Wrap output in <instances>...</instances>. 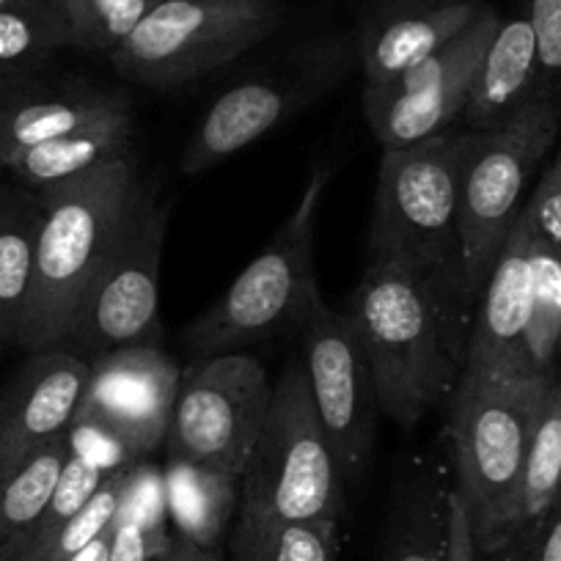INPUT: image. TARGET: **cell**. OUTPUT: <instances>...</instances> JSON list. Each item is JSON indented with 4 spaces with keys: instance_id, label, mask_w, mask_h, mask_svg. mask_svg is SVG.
<instances>
[{
    "instance_id": "5b68a950",
    "label": "cell",
    "mask_w": 561,
    "mask_h": 561,
    "mask_svg": "<svg viewBox=\"0 0 561 561\" xmlns=\"http://www.w3.org/2000/svg\"><path fill=\"white\" fill-rule=\"evenodd\" d=\"M328 176V169L309 176L293 215L275 229L264 251L185 328L182 344L193 358L245 353L300 328L311 300L322 293L314 275V237Z\"/></svg>"
},
{
    "instance_id": "ac0fdd59",
    "label": "cell",
    "mask_w": 561,
    "mask_h": 561,
    "mask_svg": "<svg viewBox=\"0 0 561 561\" xmlns=\"http://www.w3.org/2000/svg\"><path fill=\"white\" fill-rule=\"evenodd\" d=\"M528 317H531V226L520 213L479 293L466 369L493 371V375H534L526 355Z\"/></svg>"
},
{
    "instance_id": "52a82bcc",
    "label": "cell",
    "mask_w": 561,
    "mask_h": 561,
    "mask_svg": "<svg viewBox=\"0 0 561 561\" xmlns=\"http://www.w3.org/2000/svg\"><path fill=\"white\" fill-rule=\"evenodd\" d=\"M287 18L284 0H163L107 64L144 89H185L264 45Z\"/></svg>"
},
{
    "instance_id": "d6986e66",
    "label": "cell",
    "mask_w": 561,
    "mask_h": 561,
    "mask_svg": "<svg viewBox=\"0 0 561 561\" xmlns=\"http://www.w3.org/2000/svg\"><path fill=\"white\" fill-rule=\"evenodd\" d=\"M542 96L537 34L528 12L501 18L468 91L460 129L488 133L515 122Z\"/></svg>"
},
{
    "instance_id": "d4e9b609",
    "label": "cell",
    "mask_w": 561,
    "mask_h": 561,
    "mask_svg": "<svg viewBox=\"0 0 561 561\" xmlns=\"http://www.w3.org/2000/svg\"><path fill=\"white\" fill-rule=\"evenodd\" d=\"M165 499L180 537L202 548H218L220 534L240 504V479L171 460Z\"/></svg>"
},
{
    "instance_id": "8992f818",
    "label": "cell",
    "mask_w": 561,
    "mask_h": 561,
    "mask_svg": "<svg viewBox=\"0 0 561 561\" xmlns=\"http://www.w3.org/2000/svg\"><path fill=\"white\" fill-rule=\"evenodd\" d=\"M344 479L300 360L273 382L267 419L240 479V510L289 523L339 526Z\"/></svg>"
},
{
    "instance_id": "1f68e13d",
    "label": "cell",
    "mask_w": 561,
    "mask_h": 561,
    "mask_svg": "<svg viewBox=\"0 0 561 561\" xmlns=\"http://www.w3.org/2000/svg\"><path fill=\"white\" fill-rule=\"evenodd\" d=\"M531 234L561 253V154L548 165L523 207Z\"/></svg>"
},
{
    "instance_id": "4316f807",
    "label": "cell",
    "mask_w": 561,
    "mask_h": 561,
    "mask_svg": "<svg viewBox=\"0 0 561 561\" xmlns=\"http://www.w3.org/2000/svg\"><path fill=\"white\" fill-rule=\"evenodd\" d=\"M339 526L289 523L242 512L231 534V561H336Z\"/></svg>"
},
{
    "instance_id": "7c38bea8",
    "label": "cell",
    "mask_w": 561,
    "mask_h": 561,
    "mask_svg": "<svg viewBox=\"0 0 561 561\" xmlns=\"http://www.w3.org/2000/svg\"><path fill=\"white\" fill-rule=\"evenodd\" d=\"M306 382L314 410L336 451L344 479L355 482L375 446V375L347 311L331 309L322 293L311 300L298 328Z\"/></svg>"
},
{
    "instance_id": "ba28073f",
    "label": "cell",
    "mask_w": 561,
    "mask_h": 561,
    "mask_svg": "<svg viewBox=\"0 0 561 561\" xmlns=\"http://www.w3.org/2000/svg\"><path fill=\"white\" fill-rule=\"evenodd\" d=\"M169 207L140 185L122 231L85 289L61 347L96 364L129 347H160V259Z\"/></svg>"
},
{
    "instance_id": "8d00e7d4",
    "label": "cell",
    "mask_w": 561,
    "mask_h": 561,
    "mask_svg": "<svg viewBox=\"0 0 561 561\" xmlns=\"http://www.w3.org/2000/svg\"><path fill=\"white\" fill-rule=\"evenodd\" d=\"M12 3H14V0H0V9H3V7H12Z\"/></svg>"
},
{
    "instance_id": "4fadbf2b",
    "label": "cell",
    "mask_w": 561,
    "mask_h": 561,
    "mask_svg": "<svg viewBox=\"0 0 561 561\" xmlns=\"http://www.w3.org/2000/svg\"><path fill=\"white\" fill-rule=\"evenodd\" d=\"M495 9H484L460 36L386 83L364 85V116L382 149H404L460 127L473 72L499 31Z\"/></svg>"
},
{
    "instance_id": "cb8c5ba5",
    "label": "cell",
    "mask_w": 561,
    "mask_h": 561,
    "mask_svg": "<svg viewBox=\"0 0 561 561\" xmlns=\"http://www.w3.org/2000/svg\"><path fill=\"white\" fill-rule=\"evenodd\" d=\"M446 495L438 473L410 479L388 515L380 561H444Z\"/></svg>"
},
{
    "instance_id": "30bf717a",
    "label": "cell",
    "mask_w": 561,
    "mask_h": 561,
    "mask_svg": "<svg viewBox=\"0 0 561 561\" xmlns=\"http://www.w3.org/2000/svg\"><path fill=\"white\" fill-rule=\"evenodd\" d=\"M561 124V102L545 100L526 107L501 129H466L460 174V237L466 280L479 300L506 234L523 213V193L553 147Z\"/></svg>"
},
{
    "instance_id": "484cf974",
    "label": "cell",
    "mask_w": 561,
    "mask_h": 561,
    "mask_svg": "<svg viewBox=\"0 0 561 561\" xmlns=\"http://www.w3.org/2000/svg\"><path fill=\"white\" fill-rule=\"evenodd\" d=\"M67 50V36L47 0H14L0 9V85L39 75Z\"/></svg>"
},
{
    "instance_id": "9a60e30c",
    "label": "cell",
    "mask_w": 561,
    "mask_h": 561,
    "mask_svg": "<svg viewBox=\"0 0 561 561\" xmlns=\"http://www.w3.org/2000/svg\"><path fill=\"white\" fill-rule=\"evenodd\" d=\"M127 113L133 107L124 94L56 67L0 85V169L39 144Z\"/></svg>"
},
{
    "instance_id": "f546056e",
    "label": "cell",
    "mask_w": 561,
    "mask_h": 561,
    "mask_svg": "<svg viewBox=\"0 0 561 561\" xmlns=\"http://www.w3.org/2000/svg\"><path fill=\"white\" fill-rule=\"evenodd\" d=\"M105 477H107V468L96 466V462L89 460V457L72 451L67 466H64V473L61 479H58L56 493H53L45 515H42V520L36 523L28 542L23 545V550H20L14 561H39V556L45 553L47 545H50L53 539H56V534L61 531V528L67 526V523L72 520L85 504H89V499L100 490V484L105 482Z\"/></svg>"
},
{
    "instance_id": "44dd1931",
    "label": "cell",
    "mask_w": 561,
    "mask_h": 561,
    "mask_svg": "<svg viewBox=\"0 0 561 561\" xmlns=\"http://www.w3.org/2000/svg\"><path fill=\"white\" fill-rule=\"evenodd\" d=\"M133 113L105 118V122L89 124V127L75 129V133L28 149L3 174L12 176L20 185L31 187V191H45V187L89 174V171L113 163V160L133 158Z\"/></svg>"
},
{
    "instance_id": "4dcf8cb0",
    "label": "cell",
    "mask_w": 561,
    "mask_h": 561,
    "mask_svg": "<svg viewBox=\"0 0 561 561\" xmlns=\"http://www.w3.org/2000/svg\"><path fill=\"white\" fill-rule=\"evenodd\" d=\"M526 12L537 34L542 96L561 102V0H528Z\"/></svg>"
},
{
    "instance_id": "9c48e42d",
    "label": "cell",
    "mask_w": 561,
    "mask_h": 561,
    "mask_svg": "<svg viewBox=\"0 0 561 561\" xmlns=\"http://www.w3.org/2000/svg\"><path fill=\"white\" fill-rule=\"evenodd\" d=\"M358 56L355 36H317L293 47L278 64L220 91L182 149V171L204 174L306 111L347 75Z\"/></svg>"
},
{
    "instance_id": "277c9868",
    "label": "cell",
    "mask_w": 561,
    "mask_h": 561,
    "mask_svg": "<svg viewBox=\"0 0 561 561\" xmlns=\"http://www.w3.org/2000/svg\"><path fill=\"white\" fill-rule=\"evenodd\" d=\"M462 158L460 127L413 147L382 149L366 259L399 262L471 295L460 237Z\"/></svg>"
},
{
    "instance_id": "3957f363",
    "label": "cell",
    "mask_w": 561,
    "mask_h": 561,
    "mask_svg": "<svg viewBox=\"0 0 561 561\" xmlns=\"http://www.w3.org/2000/svg\"><path fill=\"white\" fill-rule=\"evenodd\" d=\"M548 382L537 375L466 369L446 408L457 493L471 515L479 559L495 553L506 537Z\"/></svg>"
},
{
    "instance_id": "7402d4cb",
    "label": "cell",
    "mask_w": 561,
    "mask_h": 561,
    "mask_svg": "<svg viewBox=\"0 0 561 561\" xmlns=\"http://www.w3.org/2000/svg\"><path fill=\"white\" fill-rule=\"evenodd\" d=\"M561 495V377L548 382L542 404H539L537 424H534L531 444H528L526 468H523L520 493H517L515 512H512L510 528L493 556L517 548L537 523L548 515L550 506Z\"/></svg>"
},
{
    "instance_id": "2e32d148",
    "label": "cell",
    "mask_w": 561,
    "mask_h": 561,
    "mask_svg": "<svg viewBox=\"0 0 561 561\" xmlns=\"http://www.w3.org/2000/svg\"><path fill=\"white\" fill-rule=\"evenodd\" d=\"M91 364L69 350H39L0 393V471L67 438L89 391Z\"/></svg>"
},
{
    "instance_id": "e575fe53",
    "label": "cell",
    "mask_w": 561,
    "mask_h": 561,
    "mask_svg": "<svg viewBox=\"0 0 561 561\" xmlns=\"http://www.w3.org/2000/svg\"><path fill=\"white\" fill-rule=\"evenodd\" d=\"M158 561H220L218 548H202V545L191 542V539L180 537L174 531L169 548L158 556Z\"/></svg>"
},
{
    "instance_id": "8fae6325",
    "label": "cell",
    "mask_w": 561,
    "mask_h": 561,
    "mask_svg": "<svg viewBox=\"0 0 561 561\" xmlns=\"http://www.w3.org/2000/svg\"><path fill=\"white\" fill-rule=\"evenodd\" d=\"M273 386L248 353L196 358L176 386L169 424L171 460L242 479L267 419Z\"/></svg>"
},
{
    "instance_id": "74e56055",
    "label": "cell",
    "mask_w": 561,
    "mask_h": 561,
    "mask_svg": "<svg viewBox=\"0 0 561 561\" xmlns=\"http://www.w3.org/2000/svg\"><path fill=\"white\" fill-rule=\"evenodd\" d=\"M3 347H7V344H3V339H0V350H3Z\"/></svg>"
},
{
    "instance_id": "d590c367",
    "label": "cell",
    "mask_w": 561,
    "mask_h": 561,
    "mask_svg": "<svg viewBox=\"0 0 561 561\" xmlns=\"http://www.w3.org/2000/svg\"><path fill=\"white\" fill-rule=\"evenodd\" d=\"M107 559H111V531L96 537L94 542H89L83 550H78V553H72L64 561H107Z\"/></svg>"
},
{
    "instance_id": "f1b7e54d",
    "label": "cell",
    "mask_w": 561,
    "mask_h": 561,
    "mask_svg": "<svg viewBox=\"0 0 561 561\" xmlns=\"http://www.w3.org/2000/svg\"><path fill=\"white\" fill-rule=\"evenodd\" d=\"M526 355L534 375L553 380L561 364V253L531 234V317Z\"/></svg>"
},
{
    "instance_id": "6da1fadb",
    "label": "cell",
    "mask_w": 561,
    "mask_h": 561,
    "mask_svg": "<svg viewBox=\"0 0 561 561\" xmlns=\"http://www.w3.org/2000/svg\"><path fill=\"white\" fill-rule=\"evenodd\" d=\"M375 375L380 413L413 427L449 408L468 366L477 300L399 262L366 259L347 300Z\"/></svg>"
},
{
    "instance_id": "f35d334b",
    "label": "cell",
    "mask_w": 561,
    "mask_h": 561,
    "mask_svg": "<svg viewBox=\"0 0 561 561\" xmlns=\"http://www.w3.org/2000/svg\"><path fill=\"white\" fill-rule=\"evenodd\" d=\"M0 176H3V169H0Z\"/></svg>"
},
{
    "instance_id": "836d02e7",
    "label": "cell",
    "mask_w": 561,
    "mask_h": 561,
    "mask_svg": "<svg viewBox=\"0 0 561 561\" xmlns=\"http://www.w3.org/2000/svg\"><path fill=\"white\" fill-rule=\"evenodd\" d=\"M444 561H479L477 537H473L471 515L457 493V488L449 490L446 495V553Z\"/></svg>"
},
{
    "instance_id": "83f0119b",
    "label": "cell",
    "mask_w": 561,
    "mask_h": 561,
    "mask_svg": "<svg viewBox=\"0 0 561 561\" xmlns=\"http://www.w3.org/2000/svg\"><path fill=\"white\" fill-rule=\"evenodd\" d=\"M69 50L111 56L163 0H47Z\"/></svg>"
},
{
    "instance_id": "5bb4252c",
    "label": "cell",
    "mask_w": 561,
    "mask_h": 561,
    "mask_svg": "<svg viewBox=\"0 0 561 561\" xmlns=\"http://www.w3.org/2000/svg\"><path fill=\"white\" fill-rule=\"evenodd\" d=\"M182 366L163 347H129L91 364L89 391L72 430L107 440L140 462L169 435Z\"/></svg>"
},
{
    "instance_id": "603a6c76",
    "label": "cell",
    "mask_w": 561,
    "mask_h": 561,
    "mask_svg": "<svg viewBox=\"0 0 561 561\" xmlns=\"http://www.w3.org/2000/svg\"><path fill=\"white\" fill-rule=\"evenodd\" d=\"M69 455L72 446L67 435L0 471V561H14L28 542L56 493Z\"/></svg>"
},
{
    "instance_id": "ffe728a7",
    "label": "cell",
    "mask_w": 561,
    "mask_h": 561,
    "mask_svg": "<svg viewBox=\"0 0 561 561\" xmlns=\"http://www.w3.org/2000/svg\"><path fill=\"white\" fill-rule=\"evenodd\" d=\"M39 229V191L0 176V339L7 347H18L25 325Z\"/></svg>"
},
{
    "instance_id": "e0dca14e",
    "label": "cell",
    "mask_w": 561,
    "mask_h": 561,
    "mask_svg": "<svg viewBox=\"0 0 561 561\" xmlns=\"http://www.w3.org/2000/svg\"><path fill=\"white\" fill-rule=\"evenodd\" d=\"M484 9L479 0H366L355 31L364 85L386 83L433 56Z\"/></svg>"
},
{
    "instance_id": "d6a6232c",
    "label": "cell",
    "mask_w": 561,
    "mask_h": 561,
    "mask_svg": "<svg viewBox=\"0 0 561 561\" xmlns=\"http://www.w3.org/2000/svg\"><path fill=\"white\" fill-rule=\"evenodd\" d=\"M479 561H561V495L517 548Z\"/></svg>"
},
{
    "instance_id": "7a4b0ae2",
    "label": "cell",
    "mask_w": 561,
    "mask_h": 561,
    "mask_svg": "<svg viewBox=\"0 0 561 561\" xmlns=\"http://www.w3.org/2000/svg\"><path fill=\"white\" fill-rule=\"evenodd\" d=\"M140 185L135 158H124L39 191L42 229L34 287L18 347L28 353L61 347Z\"/></svg>"
}]
</instances>
